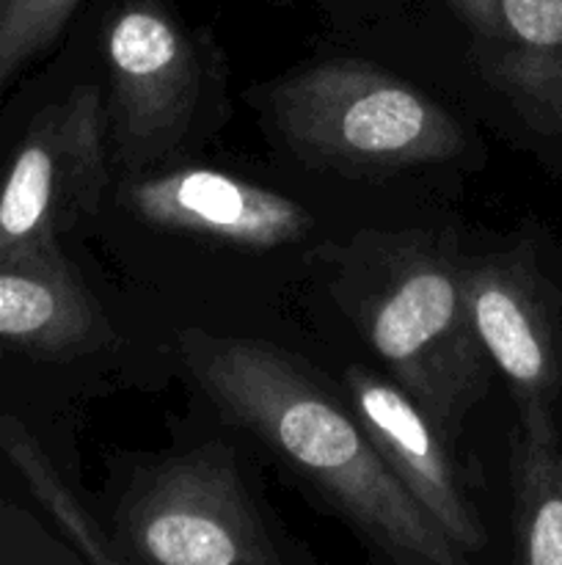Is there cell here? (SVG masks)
Listing matches in <instances>:
<instances>
[{
	"instance_id": "1",
	"label": "cell",
	"mask_w": 562,
	"mask_h": 565,
	"mask_svg": "<svg viewBox=\"0 0 562 565\" xmlns=\"http://www.w3.org/2000/svg\"><path fill=\"white\" fill-rule=\"evenodd\" d=\"M180 353L220 412L312 483L391 565H472L380 461L356 414L268 342L185 331Z\"/></svg>"
},
{
	"instance_id": "2",
	"label": "cell",
	"mask_w": 562,
	"mask_h": 565,
	"mask_svg": "<svg viewBox=\"0 0 562 565\" xmlns=\"http://www.w3.org/2000/svg\"><path fill=\"white\" fill-rule=\"evenodd\" d=\"M270 114L303 158L350 174L444 163L466 147L450 110L361 61H325L284 77L270 92Z\"/></svg>"
},
{
	"instance_id": "3",
	"label": "cell",
	"mask_w": 562,
	"mask_h": 565,
	"mask_svg": "<svg viewBox=\"0 0 562 565\" xmlns=\"http://www.w3.org/2000/svg\"><path fill=\"white\" fill-rule=\"evenodd\" d=\"M389 259L378 285L358 298V329L389 379L455 441L490 381L468 318L463 268L428 246H406Z\"/></svg>"
},
{
	"instance_id": "4",
	"label": "cell",
	"mask_w": 562,
	"mask_h": 565,
	"mask_svg": "<svg viewBox=\"0 0 562 565\" xmlns=\"http://www.w3.org/2000/svg\"><path fill=\"white\" fill-rule=\"evenodd\" d=\"M116 541L143 565H287L224 445L138 475L116 508Z\"/></svg>"
},
{
	"instance_id": "5",
	"label": "cell",
	"mask_w": 562,
	"mask_h": 565,
	"mask_svg": "<svg viewBox=\"0 0 562 565\" xmlns=\"http://www.w3.org/2000/svg\"><path fill=\"white\" fill-rule=\"evenodd\" d=\"M105 105L77 86L33 119L0 180V254L55 252L58 237L102 202Z\"/></svg>"
},
{
	"instance_id": "6",
	"label": "cell",
	"mask_w": 562,
	"mask_h": 565,
	"mask_svg": "<svg viewBox=\"0 0 562 565\" xmlns=\"http://www.w3.org/2000/svg\"><path fill=\"white\" fill-rule=\"evenodd\" d=\"M110 116L121 163L160 158L185 130L198 92V58L180 22L158 0H127L102 36Z\"/></svg>"
},
{
	"instance_id": "7",
	"label": "cell",
	"mask_w": 562,
	"mask_h": 565,
	"mask_svg": "<svg viewBox=\"0 0 562 565\" xmlns=\"http://www.w3.org/2000/svg\"><path fill=\"white\" fill-rule=\"evenodd\" d=\"M468 318L490 367L505 375L518 417L554 412L562 337L543 279L523 252L463 268Z\"/></svg>"
},
{
	"instance_id": "8",
	"label": "cell",
	"mask_w": 562,
	"mask_h": 565,
	"mask_svg": "<svg viewBox=\"0 0 562 565\" xmlns=\"http://www.w3.org/2000/svg\"><path fill=\"white\" fill-rule=\"evenodd\" d=\"M345 390L350 412L397 483L468 557L483 550L485 524L430 414L402 386L367 367L347 370Z\"/></svg>"
},
{
	"instance_id": "9",
	"label": "cell",
	"mask_w": 562,
	"mask_h": 565,
	"mask_svg": "<svg viewBox=\"0 0 562 565\" xmlns=\"http://www.w3.org/2000/svg\"><path fill=\"white\" fill-rule=\"evenodd\" d=\"M121 204L169 232L262 252L303 241L312 213L295 199L204 166L136 174L121 185Z\"/></svg>"
},
{
	"instance_id": "10",
	"label": "cell",
	"mask_w": 562,
	"mask_h": 565,
	"mask_svg": "<svg viewBox=\"0 0 562 565\" xmlns=\"http://www.w3.org/2000/svg\"><path fill=\"white\" fill-rule=\"evenodd\" d=\"M110 337L64 252L0 254V345L33 356H75Z\"/></svg>"
},
{
	"instance_id": "11",
	"label": "cell",
	"mask_w": 562,
	"mask_h": 565,
	"mask_svg": "<svg viewBox=\"0 0 562 565\" xmlns=\"http://www.w3.org/2000/svg\"><path fill=\"white\" fill-rule=\"evenodd\" d=\"M483 70L532 130L562 136V0H499Z\"/></svg>"
},
{
	"instance_id": "12",
	"label": "cell",
	"mask_w": 562,
	"mask_h": 565,
	"mask_svg": "<svg viewBox=\"0 0 562 565\" xmlns=\"http://www.w3.org/2000/svg\"><path fill=\"white\" fill-rule=\"evenodd\" d=\"M510 480L516 565H562V441L554 412L518 417Z\"/></svg>"
},
{
	"instance_id": "13",
	"label": "cell",
	"mask_w": 562,
	"mask_h": 565,
	"mask_svg": "<svg viewBox=\"0 0 562 565\" xmlns=\"http://www.w3.org/2000/svg\"><path fill=\"white\" fill-rule=\"evenodd\" d=\"M0 450L20 469L28 489L47 508L50 516L58 522V527L86 557L88 565H127L125 557L119 555V546L102 533L91 511L83 505L80 497L66 486L58 469L50 463L47 452L33 441V436L17 419L6 417V414H0Z\"/></svg>"
},
{
	"instance_id": "14",
	"label": "cell",
	"mask_w": 562,
	"mask_h": 565,
	"mask_svg": "<svg viewBox=\"0 0 562 565\" xmlns=\"http://www.w3.org/2000/svg\"><path fill=\"white\" fill-rule=\"evenodd\" d=\"M80 0H0V92L53 42Z\"/></svg>"
},
{
	"instance_id": "15",
	"label": "cell",
	"mask_w": 562,
	"mask_h": 565,
	"mask_svg": "<svg viewBox=\"0 0 562 565\" xmlns=\"http://www.w3.org/2000/svg\"><path fill=\"white\" fill-rule=\"evenodd\" d=\"M450 6L479 44H488L499 31V0H450Z\"/></svg>"
}]
</instances>
